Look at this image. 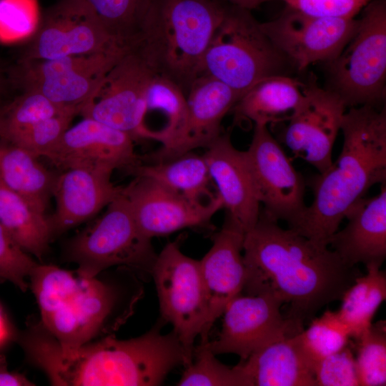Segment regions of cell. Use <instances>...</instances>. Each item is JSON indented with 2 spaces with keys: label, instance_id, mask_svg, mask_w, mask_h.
I'll return each instance as SVG.
<instances>
[{
  "label": "cell",
  "instance_id": "6da1fadb",
  "mask_svg": "<svg viewBox=\"0 0 386 386\" xmlns=\"http://www.w3.org/2000/svg\"><path fill=\"white\" fill-rule=\"evenodd\" d=\"M246 295L269 292L287 305L286 315L303 325L322 307L340 300L360 276L329 246L313 241L260 210L243 242Z\"/></svg>",
  "mask_w": 386,
  "mask_h": 386
},
{
  "label": "cell",
  "instance_id": "7a4b0ae2",
  "mask_svg": "<svg viewBox=\"0 0 386 386\" xmlns=\"http://www.w3.org/2000/svg\"><path fill=\"white\" fill-rule=\"evenodd\" d=\"M161 325L138 337L121 340L107 336L65 350L43 326L36 325L23 334L20 345L52 385H160L171 370L185 363L177 336L173 331L162 335Z\"/></svg>",
  "mask_w": 386,
  "mask_h": 386
},
{
  "label": "cell",
  "instance_id": "3957f363",
  "mask_svg": "<svg viewBox=\"0 0 386 386\" xmlns=\"http://www.w3.org/2000/svg\"><path fill=\"white\" fill-rule=\"evenodd\" d=\"M336 161L312 177L313 201L291 228L328 246L351 207L376 184L386 183V111L370 105L350 107L341 129Z\"/></svg>",
  "mask_w": 386,
  "mask_h": 386
},
{
  "label": "cell",
  "instance_id": "277c9868",
  "mask_svg": "<svg viewBox=\"0 0 386 386\" xmlns=\"http://www.w3.org/2000/svg\"><path fill=\"white\" fill-rule=\"evenodd\" d=\"M226 11L219 0H152L132 49L187 94Z\"/></svg>",
  "mask_w": 386,
  "mask_h": 386
},
{
  "label": "cell",
  "instance_id": "5b68a950",
  "mask_svg": "<svg viewBox=\"0 0 386 386\" xmlns=\"http://www.w3.org/2000/svg\"><path fill=\"white\" fill-rule=\"evenodd\" d=\"M41 323L65 350H75L107 333L117 308L116 287L54 265L39 264L29 276Z\"/></svg>",
  "mask_w": 386,
  "mask_h": 386
},
{
  "label": "cell",
  "instance_id": "8992f818",
  "mask_svg": "<svg viewBox=\"0 0 386 386\" xmlns=\"http://www.w3.org/2000/svg\"><path fill=\"white\" fill-rule=\"evenodd\" d=\"M237 9H227L204 55L199 76L214 78L242 95L262 79L280 74L286 59L247 10Z\"/></svg>",
  "mask_w": 386,
  "mask_h": 386
},
{
  "label": "cell",
  "instance_id": "52a82bcc",
  "mask_svg": "<svg viewBox=\"0 0 386 386\" xmlns=\"http://www.w3.org/2000/svg\"><path fill=\"white\" fill-rule=\"evenodd\" d=\"M65 252L66 259L77 264L76 272L87 278L114 266L151 273L157 256L151 239L138 227L122 191L101 217L68 242Z\"/></svg>",
  "mask_w": 386,
  "mask_h": 386
},
{
  "label": "cell",
  "instance_id": "ba28073f",
  "mask_svg": "<svg viewBox=\"0 0 386 386\" xmlns=\"http://www.w3.org/2000/svg\"><path fill=\"white\" fill-rule=\"evenodd\" d=\"M330 64L332 90L347 107H377L385 96L386 4L372 0L357 19L355 30Z\"/></svg>",
  "mask_w": 386,
  "mask_h": 386
},
{
  "label": "cell",
  "instance_id": "9c48e42d",
  "mask_svg": "<svg viewBox=\"0 0 386 386\" xmlns=\"http://www.w3.org/2000/svg\"><path fill=\"white\" fill-rule=\"evenodd\" d=\"M151 273L162 320L173 326L187 367L193 361L194 340L207 317L199 261L185 255L177 242H169L157 256Z\"/></svg>",
  "mask_w": 386,
  "mask_h": 386
},
{
  "label": "cell",
  "instance_id": "30bf717a",
  "mask_svg": "<svg viewBox=\"0 0 386 386\" xmlns=\"http://www.w3.org/2000/svg\"><path fill=\"white\" fill-rule=\"evenodd\" d=\"M129 49L111 35L86 0H57L40 14L19 61Z\"/></svg>",
  "mask_w": 386,
  "mask_h": 386
},
{
  "label": "cell",
  "instance_id": "8fae6325",
  "mask_svg": "<svg viewBox=\"0 0 386 386\" xmlns=\"http://www.w3.org/2000/svg\"><path fill=\"white\" fill-rule=\"evenodd\" d=\"M129 50L19 61L11 79L21 89L37 91L57 105L79 114L109 69Z\"/></svg>",
  "mask_w": 386,
  "mask_h": 386
},
{
  "label": "cell",
  "instance_id": "7c38bea8",
  "mask_svg": "<svg viewBox=\"0 0 386 386\" xmlns=\"http://www.w3.org/2000/svg\"><path fill=\"white\" fill-rule=\"evenodd\" d=\"M155 72L129 49L109 69L79 115L122 131L134 141L143 139L146 93Z\"/></svg>",
  "mask_w": 386,
  "mask_h": 386
},
{
  "label": "cell",
  "instance_id": "4fadbf2b",
  "mask_svg": "<svg viewBox=\"0 0 386 386\" xmlns=\"http://www.w3.org/2000/svg\"><path fill=\"white\" fill-rule=\"evenodd\" d=\"M244 152L262 211L292 227L307 207L302 175L265 125H254L250 145Z\"/></svg>",
  "mask_w": 386,
  "mask_h": 386
},
{
  "label": "cell",
  "instance_id": "5bb4252c",
  "mask_svg": "<svg viewBox=\"0 0 386 386\" xmlns=\"http://www.w3.org/2000/svg\"><path fill=\"white\" fill-rule=\"evenodd\" d=\"M282 307L281 300L269 292L237 295L224 309L218 337L208 340L207 347L215 355L231 353L244 360L272 341L302 331V325L282 313Z\"/></svg>",
  "mask_w": 386,
  "mask_h": 386
},
{
  "label": "cell",
  "instance_id": "9a60e30c",
  "mask_svg": "<svg viewBox=\"0 0 386 386\" xmlns=\"http://www.w3.org/2000/svg\"><path fill=\"white\" fill-rule=\"evenodd\" d=\"M259 26L284 58L304 70L333 61L352 36L357 19L312 16L287 7L278 18Z\"/></svg>",
  "mask_w": 386,
  "mask_h": 386
},
{
  "label": "cell",
  "instance_id": "2e32d148",
  "mask_svg": "<svg viewBox=\"0 0 386 386\" xmlns=\"http://www.w3.org/2000/svg\"><path fill=\"white\" fill-rule=\"evenodd\" d=\"M346 109L335 91L315 82L305 84L302 101L283 132V142L295 157L324 172L333 162L332 149Z\"/></svg>",
  "mask_w": 386,
  "mask_h": 386
},
{
  "label": "cell",
  "instance_id": "e0dca14e",
  "mask_svg": "<svg viewBox=\"0 0 386 386\" xmlns=\"http://www.w3.org/2000/svg\"><path fill=\"white\" fill-rule=\"evenodd\" d=\"M134 139L127 134L91 118H83L69 127L44 157L64 170L81 168L113 172H129L141 159Z\"/></svg>",
  "mask_w": 386,
  "mask_h": 386
},
{
  "label": "cell",
  "instance_id": "ac0fdd59",
  "mask_svg": "<svg viewBox=\"0 0 386 386\" xmlns=\"http://www.w3.org/2000/svg\"><path fill=\"white\" fill-rule=\"evenodd\" d=\"M122 192L138 227L151 239L185 228L209 226L222 209L218 196L208 204H197L143 176H135Z\"/></svg>",
  "mask_w": 386,
  "mask_h": 386
},
{
  "label": "cell",
  "instance_id": "d6986e66",
  "mask_svg": "<svg viewBox=\"0 0 386 386\" xmlns=\"http://www.w3.org/2000/svg\"><path fill=\"white\" fill-rule=\"evenodd\" d=\"M242 95L209 76L197 78L187 93V112L182 127L167 145L146 159L149 162L169 160L195 149L209 146L221 134L224 116Z\"/></svg>",
  "mask_w": 386,
  "mask_h": 386
},
{
  "label": "cell",
  "instance_id": "ffe728a7",
  "mask_svg": "<svg viewBox=\"0 0 386 386\" xmlns=\"http://www.w3.org/2000/svg\"><path fill=\"white\" fill-rule=\"evenodd\" d=\"M244 235L225 217L222 229L213 237L211 248L199 260L207 307L200 342L209 340V332L215 320L223 314L229 302L243 291L246 279L242 254Z\"/></svg>",
  "mask_w": 386,
  "mask_h": 386
},
{
  "label": "cell",
  "instance_id": "44dd1931",
  "mask_svg": "<svg viewBox=\"0 0 386 386\" xmlns=\"http://www.w3.org/2000/svg\"><path fill=\"white\" fill-rule=\"evenodd\" d=\"M206 149L203 155L226 217L246 234L258 221L260 203L245 152L222 133Z\"/></svg>",
  "mask_w": 386,
  "mask_h": 386
},
{
  "label": "cell",
  "instance_id": "7402d4cb",
  "mask_svg": "<svg viewBox=\"0 0 386 386\" xmlns=\"http://www.w3.org/2000/svg\"><path fill=\"white\" fill-rule=\"evenodd\" d=\"M112 174L74 168L57 175L53 190L56 208L48 217L53 237L92 218L121 194L123 187L112 182Z\"/></svg>",
  "mask_w": 386,
  "mask_h": 386
},
{
  "label": "cell",
  "instance_id": "603a6c76",
  "mask_svg": "<svg viewBox=\"0 0 386 386\" xmlns=\"http://www.w3.org/2000/svg\"><path fill=\"white\" fill-rule=\"evenodd\" d=\"M345 219L347 224L330 237L328 246L350 267H381L386 257V183L378 195L357 201Z\"/></svg>",
  "mask_w": 386,
  "mask_h": 386
},
{
  "label": "cell",
  "instance_id": "cb8c5ba5",
  "mask_svg": "<svg viewBox=\"0 0 386 386\" xmlns=\"http://www.w3.org/2000/svg\"><path fill=\"white\" fill-rule=\"evenodd\" d=\"M297 334L276 339L241 360L247 386H316L314 366Z\"/></svg>",
  "mask_w": 386,
  "mask_h": 386
},
{
  "label": "cell",
  "instance_id": "d4e9b609",
  "mask_svg": "<svg viewBox=\"0 0 386 386\" xmlns=\"http://www.w3.org/2000/svg\"><path fill=\"white\" fill-rule=\"evenodd\" d=\"M305 87L298 80L281 74L262 79L244 92L232 109L235 123L268 127L287 122L302 101Z\"/></svg>",
  "mask_w": 386,
  "mask_h": 386
},
{
  "label": "cell",
  "instance_id": "484cf974",
  "mask_svg": "<svg viewBox=\"0 0 386 386\" xmlns=\"http://www.w3.org/2000/svg\"><path fill=\"white\" fill-rule=\"evenodd\" d=\"M57 175L29 152L0 139V180L36 211L45 214Z\"/></svg>",
  "mask_w": 386,
  "mask_h": 386
},
{
  "label": "cell",
  "instance_id": "4316f807",
  "mask_svg": "<svg viewBox=\"0 0 386 386\" xmlns=\"http://www.w3.org/2000/svg\"><path fill=\"white\" fill-rule=\"evenodd\" d=\"M130 173L148 177L197 204L217 198L209 188L212 182L204 155L193 152L166 161L140 163Z\"/></svg>",
  "mask_w": 386,
  "mask_h": 386
},
{
  "label": "cell",
  "instance_id": "83f0119b",
  "mask_svg": "<svg viewBox=\"0 0 386 386\" xmlns=\"http://www.w3.org/2000/svg\"><path fill=\"white\" fill-rule=\"evenodd\" d=\"M187 112V94L169 78L157 72L151 78L142 123L143 139L169 144L183 126Z\"/></svg>",
  "mask_w": 386,
  "mask_h": 386
},
{
  "label": "cell",
  "instance_id": "f1b7e54d",
  "mask_svg": "<svg viewBox=\"0 0 386 386\" xmlns=\"http://www.w3.org/2000/svg\"><path fill=\"white\" fill-rule=\"evenodd\" d=\"M0 223L19 247L41 259L53 236L48 217L0 180Z\"/></svg>",
  "mask_w": 386,
  "mask_h": 386
},
{
  "label": "cell",
  "instance_id": "f546056e",
  "mask_svg": "<svg viewBox=\"0 0 386 386\" xmlns=\"http://www.w3.org/2000/svg\"><path fill=\"white\" fill-rule=\"evenodd\" d=\"M367 274L358 276L345 291L342 304L336 311L356 338L372 324L373 317L386 299V275L380 266H365Z\"/></svg>",
  "mask_w": 386,
  "mask_h": 386
},
{
  "label": "cell",
  "instance_id": "4dcf8cb0",
  "mask_svg": "<svg viewBox=\"0 0 386 386\" xmlns=\"http://www.w3.org/2000/svg\"><path fill=\"white\" fill-rule=\"evenodd\" d=\"M68 112L78 115L37 91L22 89V93L11 102L0 106V139L8 140L39 121Z\"/></svg>",
  "mask_w": 386,
  "mask_h": 386
},
{
  "label": "cell",
  "instance_id": "1f68e13d",
  "mask_svg": "<svg viewBox=\"0 0 386 386\" xmlns=\"http://www.w3.org/2000/svg\"><path fill=\"white\" fill-rule=\"evenodd\" d=\"M107 31L132 49L152 0H86Z\"/></svg>",
  "mask_w": 386,
  "mask_h": 386
},
{
  "label": "cell",
  "instance_id": "d6a6232c",
  "mask_svg": "<svg viewBox=\"0 0 386 386\" xmlns=\"http://www.w3.org/2000/svg\"><path fill=\"white\" fill-rule=\"evenodd\" d=\"M297 338L315 370L318 361L347 346L352 335L337 312L327 310L313 318L307 329L297 334Z\"/></svg>",
  "mask_w": 386,
  "mask_h": 386
},
{
  "label": "cell",
  "instance_id": "836d02e7",
  "mask_svg": "<svg viewBox=\"0 0 386 386\" xmlns=\"http://www.w3.org/2000/svg\"><path fill=\"white\" fill-rule=\"evenodd\" d=\"M361 386L386 385V322L380 320L355 338Z\"/></svg>",
  "mask_w": 386,
  "mask_h": 386
},
{
  "label": "cell",
  "instance_id": "e575fe53",
  "mask_svg": "<svg viewBox=\"0 0 386 386\" xmlns=\"http://www.w3.org/2000/svg\"><path fill=\"white\" fill-rule=\"evenodd\" d=\"M194 350L195 360L185 367L179 386H247L238 365L229 367L217 358L206 342Z\"/></svg>",
  "mask_w": 386,
  "mask_h": 386
},
{
  "label": "cell",
  "instance_id": "d590c367",
  "mask_svg": "<svg viewBox=\"0 0 386 386\" xmlns=\"http://www.w3.org/2000/svg\"><path fill=\"white\" fill-rule=\"evenodd\" d=\"M76 115L75 112H68L43 119L6 141L24 149L38 158L44 157L56 144Z\"/></svg>",
  "mask_w": 386,
  "mask_h": 386
},
{
  "label": "cell",
  "instance_id": "8d00e7d4",
  "mask_svg": "<svg viewBox=\"0 0 386 386\" xmlns=\"http://www.w3.org/2000/svg\"><path fill=\"white\" fill-rule=\"evenodd\" d=\"M39 16L38 0H0V41L29 38Z\"/></svg>",
  "mask_w": 386,
  "mask_h": 386
},
{
  "label": "cell",
  "instance_id": "74e56055",
  "mask_svg": "<svg viewBox=\"0 0 386 386\" xmlns=\"http://www.w3.org/2000/svg\"><path fill=\"white\" fill-rule=\"evenodd\" d=\"M37 265L0 223V280L9 281L26 292L27 279Z\"/></svg>",
  "mask_w": 386,
  "mask_h": 386
},
{
  "label": "cell",
  "instance_id": "f35d334b",
  "mask_svg": "<svg viewBox=\"0 0 386 386\" xmlns=\"http://www.w3.org/2000/svg\"><path fill=\"white\" fill-rule=\"evenodd\" d=\"M316 386H359L355 356L349 344L315 365Z\"/></svg>",
  "mask_w": 386,
  "mask_h": 386
},
{
  "label": "cell",
  "instance_id": "ab89813d",
  "mask_svg": "<svg viewBox=\"0 0 386 386\" xmlns=\"http://www.w3.org/2000/svg\"><path fill=\"white\" fill-rule=\"evenodd\" d=\"M287 7L307 15L334 19H355L372 0H280Z\"/></svg>",
  "mask_w": 386,
  "mask_h": 386
},
{
  "label": "cell",
  "instance_id": "60d3db41",
  "mask_svg": "<svg viewBox=\"0 0 386 386\" xmlns=\"http://www.w3.org/2000/svg\"><path fill=\"white\" fill-rule=\"evenodd\" d=\"M34 385L24 375L11 372L4 355L0 354V386H31Z\"/></svg>",
  "mask_w": 386,
  "mask_h": 386
},
{
  "label": "cell",
  "instance_id": "b9f144b4",
  "mask_svg": "<svg viewBox=\"0 0 386 386\" xmlns=\"http://www.w3.org/2000/svg\"><path fill=\"white\" fill-rule=\"evenodd\" d=\"M16 337L14 327L0 304V349Z\"/></svg>",
  "mask_w": 386,
  "mask_h": 386
},
{
  "label": "cell",
  "instance_id": "7bdbcfd3",
  "mask_svg": "<svg viewBox=\"0 0 386 386\" xmlns=\"http://www.w3.org/2000/svg\"><path fill=\"white\" fill-rule=\"evenodd\" d=\"M234 7L245 10H251L259 7L260 5L274 0H223Z\"/></svg>",
  "mask_w": 386,
  "mask_h": 386
},
{
  "label": "cell",
  "instance_id": "ee69618b",
  "mask_svg": "<svg viewBox=\"0 0 386 386\" xmlns=\"http://www.w3.org/2000/svg\"><path fill=\"white\" fill-rule=\"evenodd\" d=\"M5 86V78L2 71L0 69V94L3 92Z\"/></svg>",
  "mask_w": 386,
  "mask_h": 386
}]
</instances>
